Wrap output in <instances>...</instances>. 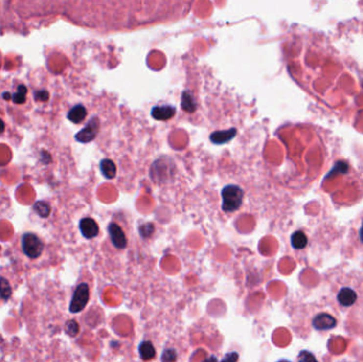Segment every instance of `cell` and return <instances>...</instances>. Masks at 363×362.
<instances>
[{
  "instance_id": "7402d4cb",
  "label": "cell",
  "mask_w": 363,
  "mask_h": 362,
  "mask_svg": "<svg viewBox=\"0 0 363 362\" xmlns=\"http://www.w3.org/2000/svg\"><path fill=\"white\" fill-rule=\"evenodd\" d=\"M238 358H239L238 354L236 352H231L228 353L227 355H225V357L222 359L221 362H237Z\"/></svg>"
},
{
  "instance_id": "d4e9b609",
  "label": "cell",
  "mask_w": 363,
  "mask_h": 362,
  "mask_svg": "<svg viewBox=\"0 0 363 362\" xmlns=\"http://www.w3.org/2000/svg\"><path fill=\"white\" fill-rule=\"evenodd\" d=\"M359 236H360V240L363 242V223L361 226V228H360V232H359Z\"/></svg>"
},
{
  "instance_id": "3957f363",
  "label": "cell",
  "mask_w": 363,
  "mask_h": 362,
  "mask_svg": "<svg viewBox=\"0 0 363 362\" xmlns=\"http://www.w3.org/2000/svg\"><path fill=\"white\" fill-rule=\"evenodd\" d=\"M90 299V287L87 284L83 283L80 284L76 291L73 293V296L71 298V303L69 306V310L72 314H77L82 311L85 306L87 305V302Z\"/></svg>"
},
{
  "instance_id": "d6986e66",
  "label": "cell",
  "mask_w": 363,
  "mask_h": 362,
  "mask_svg": "<svg viewBox=\"0 0 363 362\" xmlns=\"http://www.w3.org/2000/svg\"><path fill=\"white\" fill-rule=\"evenodd\" d=\"M177 352L174 349H166L161 356V361L162 362H174L177 360Z\"/></svg>"
},
{
  "instance_id": "ac0fdd59",
  "label": "cell",
  "mask_w": 363,
  "mask_h": 362,
  "mask_svg": "<svg viewBox=\"0 0 363 362\" xmlns=\"http://www.w3.org/2000/svg\"><path fill=\"white\" fill-rule=\"evenodd\" d=\"M79 324L74 321V320H71V321H68L66 323V333L71 336V337H74L77 336L78 333H79Z\"/></svg>"
},
{
  "instance_id": "52a82bcc",
  "label": "cell",
  "mask_w": 363,
  "mask_h": 362,
  "mask_svg": "<svg viewBox=\"0 0 363 362\" xmlns=\"http://www.w3.org/2000/svg\"><path fill=\"white\" fill-rule=\"evenodd\" d=\"M312 325L318 330H327L334 328L337 325V321L334 317L328 314H321L315 317Z\"/></svg>"
},
{
  "instance_id": "8992f818",
  "label": "cell",
  "mask_w": 363,
  "mask_h": 362,
  "mask_svg": "<svg viewBox=\"0 0 363 362\" xmlns=\"http://www.w3.org/2000/svg\"><path fill=\"white\" fill-rule=\"evenodd\" d=\"M80 230L85 238H93L99 233V226L97 222L91 218H84L80 221Z\"/></svg>"
},
{
  "instance_id": "6da1fadb",
  "label": "cell",
  "mask_w": 363,
  "mask_h": 362,
  "mask_svg": "<svg viewBox=\"0 0 363 362\" xmlns=\"http://www.w3.org/2000/svg\"><path fill=\"white\" fill-rule=\"evenodd\" d=\"M222 209L227 213L235 211L240 207L243 200V191L236 185L224 187L222 192Z\"/></svg>"
},
{
  "instance_id": "5bb4252c",
  "label": "cell",
  "mask_w": 363,
  "mask_h": 362,
  "mask_svg": "<svg viewBox=\"0 0 363 362\" xmlns=\"http://www.w3.org/2000/svg\"><path fill=\"white\" fill-rule=\"evenodd\" d=\"M182 108L184 109L187 113H192L197 109V103L196 100L193 99L192 95L188 91H184L182 95Z\"/></svg>"
},
{
  "instance_id": "603a6c76",
  "label": "cell",
  "mask_w": 363,
  "mask_h": 362,
  "mask_svg": "<svg viewBox=\"0 0 363 362\" xmlns=\"http://www.w3.org/2000/svg\"><path fill=\"white\" fill-rule=\"evenodd\" d=\"M202 362H218V360H217L216 357H214V356H210V357H208L207 359L203 360Z\"/></svg>"
},
{
  "instance_id": "4fadbf2b",
  "label": "cell",
  "mask_w": 363,
  "mask_h": 362,
  "mask_svg": "<svg viewBox=\"0 0 363 362\" xmlns=\"http://www.w3.org/2000/svg\"><path fill=\"white\" fill-rule=\"evenodd\" d=\"M139 355L142 360H151L155 357V348L150 341H143L139 345Z\"/></svg>"
},
{
  "instance_id": "5b68a950",
  "label": "cell",
  "mask_w": 363,
  "mask_h": 362,
  "mask_svg": "<svg viewBox=\"0 0 363 362\" xmlns=\"http://www.w3.org/2000/svg\"><path fill=\"white\" fill-rule=\"evenodd\" d=\"M109 234L111 240L117 249H124L127 247V237L124 235L122 228L116 223H111L109 226Z\"/></svg>"
},
{
  "instance_id": "ba28073f",
  "label": "cell",
  "mask_w": 363,
  "mask_h": 362,
  "mask_svg": "<svg viewBox=\"0 0 363 362\" xmlns=\"http://www.w3.org/2000/svg\"><path fill=\"white\" fill-rule=\"evenodd\" d=\"M151 115L156 120L165 121L169 120L175 115V109L171 105H161V107H154L152 109Z\"/></svg>"
},
{
  "instance_id": "cb8c5ba5",
  "label": "cell",
  "mask_w": 363,
  "mask_h": 362,
  "mask_svg": "<svg viewBox=\"0 0 363 362\" xmlns=\"http://www.w3.org/2000/svg\"><path fill=\"white\" fill-rule=\"evenodd\" d=\"M4 131V122L0 119V134H1Z\"/></svg>"
},
{
  "instance_id": "8fae6325",
  "label": "cell",
  "mask_w": 363,
  "mask_h": 362,
  "mask_svg": "<svg viewBox=\"0 0 363 362\" xmlns=\"http://www.w3.org/2000/svg\"><path fill=\"white\" fill-rule=\"evenodd\" d=\"M86 114H87L86 109L83 107V105L78 104L69 111V113H68L67 115V118L73 123H80L85 119Z\"/></svg>"
},
{
  "instance_id": "44dd1931",
  "label": "cell",
  "mask_w": 363,
  "mask_h": 362,
  "mask_svg": "<svg viewBox=\"0 0 363 362\" xmlns=\"http://www.w3.org/2000/svg\"><path fill=\"white\" fill-rule=\"evenodd\" d=\"M139 230H140V234L142 237H149L154 232V226H152V224H145V226H142L139 228Z\"/></svg>"
},
{
  "instance_id": "30bf717a",
  "label": "cell",
  "mask_w": 363,
  "mask_h": 362,
  "mask_svg": "<svg viewBox=\"0 0 363 362\" xmlns=\"http://www.w3.org/2000/svg\"><path fill=\"white\" fill-rule=\"evenodd\" d=\"M357 299L356 292L350 288H343L340 290L338 294V302H339L344 307H348L355 304Z\"/></svg>"
},
{
  "instance_id": "7c38bea8",
  "label": "cell",
  "mask_w": 363,
  "mask_h": 362,
  "mask_svg": "<svg viewBox=\"0 0 363 362\" xmlns=\"http://www.w3.org/2000/svg\"><path fill=\"white\" fill-rule=\"evenodd\" d=\"M100 169L105 179L112 180L116 177V165L111 159H103L100 163Z\"/></svg>"
},
{
  "instance_id": "9a60e30c",
  "label": "cell",
  "mask_w": 363,
  "mask_h": 362,
  "mask_svg": "<svg viewBox=\"0 0 363 362\" xmlns=\"http://www.w3.org/2000/svg\"><path fill=\"white\" fill-rule=\"evenodd\" d=\"M307 236H306L303 232H295L291 237V245L294 249H302L306 246H307Z\"/></svg>"
},
{
  "instance_id": "e0dca14e",
  "label": "cell",
  "mask_w": 363,
  "mask_h": 362,
  "mask_svg": "<svg viewBox=\"0 0 363 362\" xmlns=\"http://www.w3.org/2000/svg\"><path fill=\"white\" fill-rule=\"evenodd\" d=\"M26 93H27V89L23 85H20L17 89L16 93L13 95V101L15 103H23L24 100H26Z\"/></svg>"
},
{
  "instance_id": "ffe728a7",
  "label": "cell",
  "mask_w": 363,
  "mask_h": 362,
  "mask_svg": "<svg viewBox=\"0 0 363 362\" xmlns=\"http://www.w3.org/2000/svg\"><path fill=\"white\" fill-rule=\"evenodd\" d=\"M297 362H318V360L311 353L303 351L298 355Z\"/></svg>"
},
{
  "instance_id": "9c48e42d",
  "label": "cell",
  "mask_w": 363,
  "mask_h": 362,
  "mask_svg": "<svg viewBox=\"0 0 363 362\" xmlns=\"http://www.w3.org/2000/svg\"><path fill=\"white\" fill-rule=\"evenodd\" d=\"M237 134L236 129H229L227 131H217L210 135V140L216 145H222V143L228 142Z\"/></svg>"
},
{
  "instance_id": "2e32d148",
  "label": "cell",
  "mask_w": 363,
  "mask_h": 362,
  "mask_svg": "<svg viewBox=\"0 0 363 362\" xmlns=\"http://www.w3.org/2000/svg\"><path fill=\"white\" fill-rule=\"evenodd\" d=\"M11 287L8 283L7 279H4L3 277H0V296H1L3 299H7L11 296Z\"/></svg>"
},
{
  "instance_id": "277c9868",
  "label": "cell",
  "mask_w": 363,
  "mask_h": 362,
  "mask_svg": "<svg viewBox=\"0 0 363 362\" xmlns=\"http://www.w3.org/2000/svg\"><path fill=\"white\" fill-rule=\"evenodd\" d=\"M99 127H100L99 120L97 119V118H92V119L86 124V127L77 134L76 136L77 140L81 142L91 141L97 136Z\"/></svg>"
},
{
  "instance_id": "484cf974",
  "label": "cell",
  "mask_w": 363,
  "mask_h": 362,
  "mask_svg": "<svg viewBox=\"0 0 363 362\" xmlns=\"http://www.w3.org/2000/svg\"><path fill=\"white\" fill-rule=\"evenodd\" d=\"M278 362H290L289 360H286V359H284V360H279Z\"/></svg>"
},
{
  "instance_id": "7a4b0ae2",
  "label": "cell",
  "mask_w": 363,
  "mask_h": 362,
  "mask_svg": "<svg viewBox=\"0 0 363 362\" xmlns=\"http://www.w3.org/2000/svg\"><path fill=\"white\" fill-rule=\"evenodd\" d=\"M23 251L30 258H37L42 254L44 245L42 240L34 234L27 233L22 238Z\"/></svg>"
}]
</instances>
